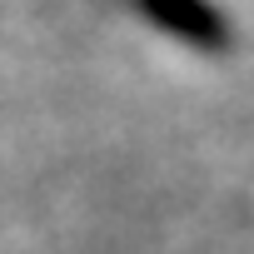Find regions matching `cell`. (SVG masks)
Instances as JSON below:
<instances>
[{
    "mask_svg": "<svg viewBox=\"0 0 254 254\" xmlns=\"http://www.w3.org/2000/svg\"><path fill=\"white\" fill-rule=\"evenodd\" d=\"M135 5L145 15H155L165 30L190 35L199 50H224V40H229V25L209 0H135Z\"/></svg>",
    "mask_w": 254,
    "mask_h": 254,
    "instance_id": "1",
    "label": "cell"
}]
</instances>
